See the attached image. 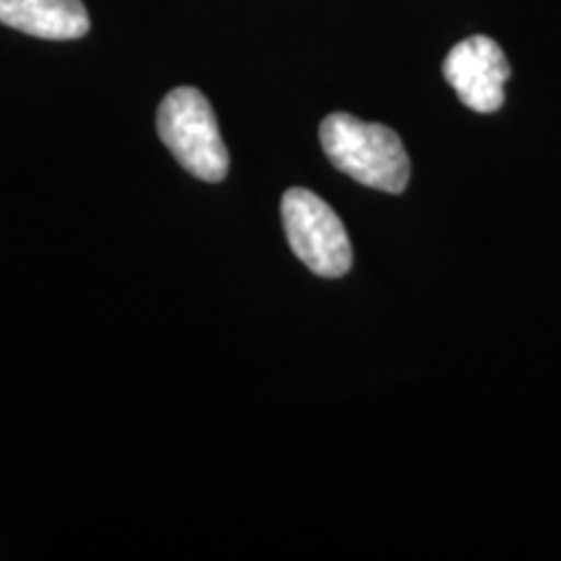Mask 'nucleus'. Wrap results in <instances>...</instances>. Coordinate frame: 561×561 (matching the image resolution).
<instances>
[{
	"label": "nucleus",
	"mask_w": 561,
	"mask_h": 561,
	"mask_svg": "<svg viewBox=\"0 0 561 561\" xmlns=\"http://www.w3.org/2000/svg\"><path fill=\"white\" fill-rule=\"evenodd\" d=\"M280 216L294 255L314 276L341 278L351 271L354 252L339 214L305 187H291L280 198Z\"/></svg>",
	"instance_id": "obj_3"
},
{
	"label": "nucleus",
	"mask_w": 561,
	"mask_h": 561,
	"mask_svg": "<svg viewBox=\"0 0 561 561\" xmlns=\"http://www.w3.org/2000/svg\"><path fill=\"white\" fill-rule=\"evenodd\" d=\"M0 24L39 39H79L91 21L81 0H0Z\"/></svg>",
	"instance_id": "obj_5"
},
{
	"label": "nucleus",
	"mask_w": 561,
	"mask_h": 561,
	"mask_svg": "<svg viewBox=\"0 0 561 561\" xmlns=\"http://www.w3.org/2000/svg\"><path fill=\"white\" fill-rule=\"evenodd\" d=\"M442 73L468 110L489 115L504 104V83L512 70L502 47L491 37L476 34L447 53Z\"/></svg>",
	"instance_id": "obj_4"
},
{
	"label": "nucleus",
	"mask_w": 561,
	"mask_h": 561,
	"mask_svg": "<svg viewBox=\"0 0 561 561\" xmlns=\"http://www.w3.org/2000/svg\"><path fill=\"white\" fill-rule=\"evenodd\" d=\"M320 144L335 170L382 193H403L411 161L396 130L333 112L320 125Z\"/></svg>",
	"instance_id": "obj_1"
},
{
	"label": "nucleus",
	"mask_w": 561,
	"mask_h": 561,
	"mask_svg": "<svg viewBox=\"0 0 561 561\" xmlns=\"http://www.w3.org/2000/svg\"><path fill=\"white\" fill-rule=\"evenodd\" d=\"M157 130L172 157L193 178L221 182L229 172V153L224 146L214 107L198 89H172L159 104Z\"/></svg>",
	"instance_id": "obj_2"
}]
</instances>
